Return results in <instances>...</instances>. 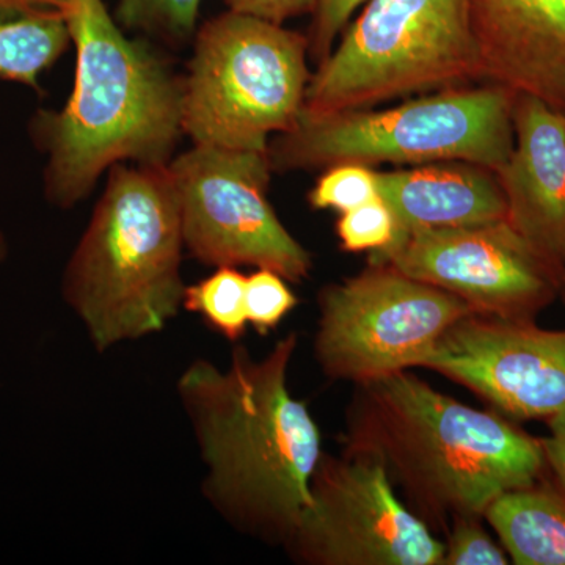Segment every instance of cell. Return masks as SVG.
I'll list each match as a JSON object with an SVG mask.
<instances>
[{
    "instance_id": "cell-21",
    "label": "cell",
    "mask_w": 565,
    "mask_h": 565,
    "mask_svg": "<svg viewBox=\"0 0 565 565\" xmlns=\"http://www.w3.org/2000/svg\"><path fill=\"white\" fill-rule=\"evenodd\" d=\"M296 294L286 285L285 278L274 270L258 269L247 277L245 286V311L247 321L259 334L277 329L285 316L297 307Z\"/></svg>"
},
{
    "instance_id": "cell-26",
    "label": "cell",
    "mask_w": 565,
    "mask_h": 565,
    "mask_svg": "<svg viewBox=\"0 0 565 565\" xmlns=\"http://www.w3.org/2000/svg\"><path fill=\"white\" fill-rule=\"evenodd\" d=\"M548 422V437L542 441L545 462L555 471L557 481L565 493V411L546 419Z\"/></svg>"
},
{
    "instance_id": "cell-6",
    "label": "cell",
    "mask_w": 565,
    "mask_h": 565,
    "mask_svg": "<svg viewBox=\"0 0 565 565\" xmlns=\"http://www.w3.org/2000/svg\"><path fill=\"white\" fill-rule=\"evenodd\" d=\"M473 0H370L311 76L303 110L371 109L482 82Z\"/></svg>"
},
{
    "instance_id": "cell-27",
    "label": "cell",
    "mask_w": 565,
    "mask_h": 565,
    "mask_svg": "<svg viewBox=\"0 0 565 565\" xmlns=\"http://www.w3.org/2000/svg\"><path fill=\"white\" fill-rule=\"evenodd\" d=\"M71 0H0V6L31 7V9L63 10Z\"/></svg>"
},
{
    "instance_id": "cell-3",
    "label": "cell",
    "mask_w": 565,
    "mask_h": 565,
    "mask_svg": "<svg viewBox=\"0 0 565 565\" xmlns=\"http://www.w3.org/2000/svg\"><path fill=\"white\" fill-rule=\"evenodd\" d=\"M345 446L374 452L424 522L484 516L501 493L537 482L542 441L497 412L437 392L408 370L356 385Z\"/></svg>"
},
{
    "instance_id": "cell-15",
    "label": "cell",
    "mask_w": 565,
    "mask_h": 565,
    "mask_svg": "<svg viewBox=\"0 0 565 565\" xmlns=\"http://www.w3.org/2000/svg\"><path fill=\"white\" fill-rule=\"evenodd\" d=\"M377 189L394 218L393 243L385 248L424 230L482 225L508 215L497 173L479 163L441 161L377 172Z\"/></svg>"
},
{
    "instance_id": "cell-1",
    "label": "cell",
    "mask_w": 565,
    "mask_h": 565,
    "mask_svg": "<svg viewBox=\"0 0 565 565\" xmlns=\"http://www.w3.org/2000/svg\"><path fill=\"white\" fill-rule=\"evenodd\" d=\"M291 333L262 360L234 345L222 371L199 359L178 381L182 407L206 465L203 494L241 533L286 546L311 504L323 455L318 424L289 392Z\"/></svg>"
},
{
    "instance_id": "cell-14",
    "label": "cell",
    "mask_w": 565,
    "mask_h": 565,
    "mask_svg": "<svg viewBox=\"0 0 565 565\" xmlns=\"http://www.w3.org/2000/svg\"><path fill=\"white\" fill-rule=\"evenodd\" d=\"M482 82L565 115V0H473Z\"/></svg>"
},
{
    "instance_id": "cell-28",
    "label": "cell",
    "mask_w": 565,
    "mask_h": 565,
    "mask_svg": "<svg viewBox=\"0 0 565 565\" xmlns=\"http://www.w3.org/2000/svg\"><path fill=\"white\" fill-rule=\"evenodd\" d=\"M7 256V243L3 239L2 233H0V262H3V258Z\"/></svg>"
},
{
    "instance_id": "cell-9",
    "label": "cell",
    "mask_w": 565,
    "mask_h": 565,
    "mask_svg": "<svg viewBox=\"0 0 565 565\" xmlns=\"http://www.w3.org/2000/svg\"><path fill=\"white\" fill-rule=\"evenodd\" d=\"M167 169L180 200L184 248L196 262L269 269L291 282L308 278L311 253L267 200L269 152L193 145Z\"/></svg>"
},
{
    "instance_id": "cell-25",
    "label": "cell",
    "mask_w": 565,
    "mask_h": 565,
    "mask_svg": "<svg viewBox=\"0 0 565 565\" xmlns=\"http://www.w3.org/2000/svg\"><path fill=\"white\" fill-rule=\"evenodd\" d=\"M228 10L248 14L274 24L313 14L316 0H225Z\"/></svg>"
},
{
    "instance_id": "cell-12",
    "label": "cell",
    "mask_w": 565,
    "mask_h": 565,
    "mask_svg": "<svg viewBox=\"0 0 565 565\" xmlns=\"http://www.w3.org/2000/svg\"><path fill=\"white\" fill-rule=\"evenodd\" d=\"M515 419L565 411V330L470 315L449 327L419 362Z\"/></svg>"
},
{
    "instance_id": "cell-16",
    "label": "cell",
    "mask_w": 565,
    "mask_h": 565,
    "mask_svg": "<svg viewBox=\"0 0 565 565\" xmlns=\"http://www.w3.org/2000/svg\"><path fill=\"white\" fill-rule=\"evenodd\" d=\"M484 519L512 563L565 565V494L535 484L508 490L486 509Z\"/></svg>"
},
{
    "instance_id": "cell-22",
    "label": "cell",
    "mask_w": 565,
    "mask_h": 565,
    "mask_svg": "<svg viewBox=\"0 0 565 565\" xmlns=\"http://www.w3.org/2000/svg\"><path fill=\"white\" fill-rule=\"evenodd\" d=\"M337 234L345 252H377L388 247L394 237L392 211L381 196L343 212L337 222Z\"/></svg>"
},
{
    "instance_id": "cell-7",
    "label": "cell",
    "mask_w": 565,
    "mask_h": 565,
    "mask_svg": "<svg viewBox=\"0 0 565 565\" xmlns=\"http://www.w3.org/2000/svg\"><path fill=\"white\" fill-rule=\"evenodd\" d=\"M184 77L182 129L193 145L269 151L288 132L310 84L308 39L285 25L228 10L193 39Z\"/></svg>"
},
{
    "instance_id": "cell-17",
    "label": "cell",
    "mask_w": 565,
    "mask_h": 565,
    "mask_svg": "<svg viewBox=\"0 0 565 565\" xmlns=\"http://www.w3.org/2000/svg\"><path fill=\"white\" fill-rule=\"evenodd\" d=\"M71 41L61 10L0 6V79L40 92L41 73L65 54Z\"/></svg>"
},
{
    "instance_id": "cell-13",
    "label": "cell",
    "mask_w": 565,
    "mask_h": 565,
    "mask_svg": "<svg viewBox=\"0 0 565 565\" xmlns=\"http://www.w3.org/2000/svg\"><path fill=\"white\" fill-rule=\"evenodd\" d=\"M514 148L497 170L505 221L565 270V115L515 93Z\"/></svg>"
},
{
    "instance_id": "cell-5",
    "label": "cell",
    "mask_w": 565,
    "mask_h": 565,
    "mask_svg": "<svg viewBox=\"0 0 565 565\" xmlns=\"http://www.w3.org/2000/svg\"><path fill=\"white\" fill-rule=\"evenodd\" d=\"M514 99L515 93L484 82L426 93L388 109L302 110L292 129L269 141L267 152L278 172L441 161L497 172L514 148Z\"/></svg>"
},
{
    "instance_id": "cell-2",
    "label": "cell",
    "mask_w": 565,
    "mask_h": 565,
    "mask_svg": "<svg viewBox=\"0 0 565 565\" xmlns=\"http://www.w3.org/2000/svg\"><path fill=\"white\" fill-rule=\"evenodd\" d=\"M62 13L77 51L73 93L62 110L36 111L29 129L47 154L46 199L68 210L117 163L173 161L184 77L150 41L128 39L104 0H71Z\"/></svg>"
},
{
    "instance_id": "cell-20",
    "label": "cell",
    "mask_w": 565,
    "mask_h": 565,
    "mask_svg": "<svg viewBox=\"0 0 565 565\" xmlns=\"http://www.w3.org/2000/svg\"><path fill=\"white\" fill-rule=\"evenodd\" d=\"M377 196V170L362 163H341L323 170L308 195V202L315 210H332L343 214Z\"/></svg>"
},
{
    "instance_id": "cell-29",
    "label": "cell",
    "mask_w": 565,
    "mask_h": 565,
    "mask_svg": "<svg viewBox=\"0 0 565 565\" xmlns=\"http://www.w3.org/2000/svg\"><path fill=\"white\" fill-rule=\"evenodd\" d=\"M559 296L563 297L564 302H565V273H564V277H563V286H561V294H559Z\"/></svg>"
},
{
    "instance_id": "cell-23",
    "label": "cell",
    "mask_w": 565,
    "mask_h": 565,
    "mask_svg": "<svg viewBox=\"0 0 565 565\" xmlns=\"http://www.w3.org/2000/svg\"><path fill=\"white\" fill-rule=\"evenodd\" d=\"M441 565H505L508 555L490 537L479 516L457 519L448 527Z\"/></svg>"
},
{
    "instance_id": "cell-11",
    "label": "cell",
    "mask_w": 565,
    "mask_h": 565,
    "mask_svg": "<svg viewBox=\"0 0 565 565\" xmlns=\"http://www.w3.org/2000/svg\"><path fill=\"white\" fill-rule=\"evenodd\" d=\"M367 263L390 264L463 300L476 315L531 321L561 294L564 269L503 221L424 230Z\"/></svg>"
},
{
    "instance_id": "cell-4",
    "label": "cell",
    "mask_w": 565,
    "mask_h": 565,
    "mask_svg": "<svg viewBox=\"0 0 565 565\" xmlns=\"http://www.w3.org/2000/svg\"><path fill=\"white\" fill-rule=\"evenodd\" d=\"M167 167H110L63 275V299L98 352L162 332L180 313L184 237Z\"/></svg>"
},
{
    "instance_id": "cell-24",
    "label": "cell",
    "mask_w": 565,
    "mask_h": 565,
    "mask_svg": "<svg viewBox=\"0 0 565 565\" xmlns=\"http://www.w3.org/2000/svg\"><path fill=\"white\" fill-rule=\"evenodd\" d=\"M370 0H316L313 21L307 33L308 54L316 65L326 61L334 50V43L343 35L353 13Z\"/></svg>"
},
{
    "instance_id": "cell-18",
    "label": "cell",
    "mask_w": 565,
    "mask_h": 565,
    "mask_svg": "<svg viewBox=\"0 0 565 565\" xmlns=\"http://www.w3.org/2000/svg\"><path fill=\"white\" fill-rule=\"evenodd\" d=\"M245 286L247 277L236 267H217L204 280L185 286L182 308L202 316L212 330L237 343L248 323Z\"/></svg>"
},
{
    "instance_id": "cell-8",
    "label": "cell",
    "mask_w": 565,
    "mask_h": 565,
    "mask_svg": "<svg viewBox=\"0 0 565 565\" xmlns=\"http://www.w3.org/2000/svg\"><path fill=\"white\" fill-rule=\"evenodd\" d=\"M319 308L316 360L327 377L355 385L418 367L449 327L476 315L459 297L375 263L326 286Z\"/></svg>"
},
{
    "instance_id": "cell-19",
    "label": "cell",
    "mask_w": 565,
    "mask_h": 565,
    "mask_svg": "<svg viewBox=\"0 0 565 565\" xmlns=\"http://www.w3.org/2000/svg\"><path fill=\"white\" fill-rule=\"evenodd\" d=\"M202 0H120L115 21L170 46H184L199 31Z\"/></svg>"
},
{
    "instance_id": "cell-10",
    "label": "cell",
    "mask_w": 565,
    "mask_h": 565,
    "mask_svg": "<svg viewBox=\"0 0 565 565\" xmlns=\"http://www.w3.org/2000/svg\"><path fill=\"white\" fill-rule=\"evenodd\" d=\"M289 555L308 565H441L445 542L394 492L377 455H322Z\"/></svg>"
}]
</instances>
